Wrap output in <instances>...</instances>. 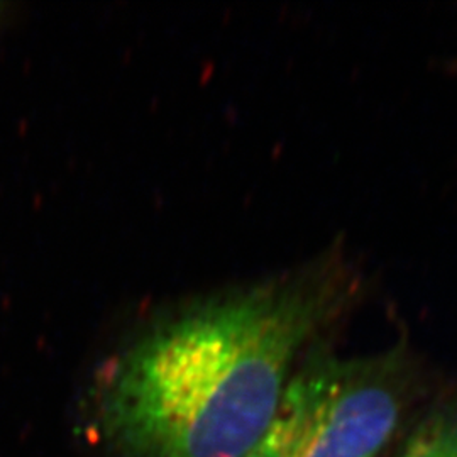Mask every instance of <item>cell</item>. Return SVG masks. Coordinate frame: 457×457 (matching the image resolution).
Wrapping results in <instances>:
<instances>
[{"label":"cell","mask_w":457,"mask_h":457,"mask_svg":"<svg viewBox=\"0 0 457 457\" xmlns=\"http://www.w3.org/2000/svg\"><path fill=\"white\" fill-rule=\"evenodd\" d=\"M344 298L343 271L324 260L151 324L100 379L104 441L115 457H247Z\"/></svg>","instance_id":"obj_1"},{"label":"cell","mask_w":457,"mask_h":457,"mask_svg":"<svg viewBox=\"0 0 457 457\" xmlns=\"http://www.w3.org/2000/svg\"><path fill=\"white\" fill-rule=\"evenodd\" d=\"M405 364L398 351L295 366L277 410L247 457H378L400 424Z\"/></svg>","instance_id":"obj_2"},{"label":"cell","mask_w":457,"mask_h":457,"mask_svg":"<svg viewBox=\"0 0 457 457\" xmlns=\"http://www.w3.org/2000/svg\"><path fill=\"white\" fill-rule=\"evenodd\" d=\"M2 12H4V4H2V2H0V19H2V16H4V14H2Z\"/></svg>","instance_id":"obj_4"},{"label":"cell","mask_w":457,"mask_h":457,"mask_svg":"<svg viewBox=\"0 0 457 457\" xmlns=\"http://www.w3.org/2000/svg\"><path fill=\"white\" fill-rule=\"evenodd\" d=\"M396 457H457V407L427 417Z\"/></svg>","instance_id":"obj_3"}]
</instances>
